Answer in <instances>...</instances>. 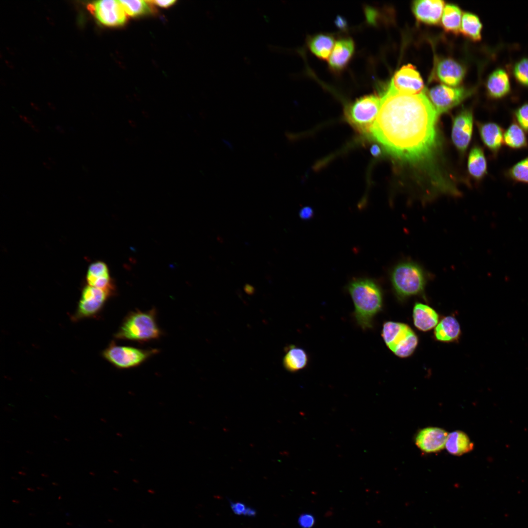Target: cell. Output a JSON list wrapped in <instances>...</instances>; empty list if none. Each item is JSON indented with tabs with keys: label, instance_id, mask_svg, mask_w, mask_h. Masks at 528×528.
<instances>
[{
	"label": "cell",
	"instance_id": "obj_11",
	"mask_svg": "<svg viewBox=\"0 0 528 528\" xmlns=\"http://www.w3.org/2000/svg\"><path fill=\"white\" fill-rule=\"evenodd\" d=\"M433 76L435 79L448 86L456 87L463 79L465 67L460 63L450 58L439 59L436 63Z\"/></svg>",
	"mask_w": 528,
	"mask_h": 528
},
{
	"label": "cell",
	"instance_id": "obj_3",
	"mask_svg": "<svg viewBox=\"0 0 528 528\" xmlns=\"http://www.w3.org/2000/svg\"><path fill=\"white\" fill-rule=\"evenodd\" d=\"M161 331L157 323L154 309L136 310L129 313L123 321L114 337L117 339L144 342L157 339Z\"/></svg>",
	"mask_w": 528,
	"mask_h": 528
},
{
	"label": "cell",
	"instance_id": "obj_14",
	"mask_svg": "<svg viewBox=\"0 0 528 528\" xmlns=\"http://www.w3.org/2000/svg\"><path fill=\"white\" fill-rule=\"evenodd\" d=\"M444 5V1L440 0H415L412 3V10L418 22L436 25L440 23Z\"/></svg>",
	"mask_w": 528,
	"mask_h": 528
},
{
	"label": "cell",
	"instance_id": "obj_34",
	"mask_svg": "<svg viewBox=\"0 0 528 528\" xmlns=\"http://www.w3.org/2000/svg\"><path fill=\"white\" fill-rule=\"evenodd\" d=\"M230 504L232 510L236 515L253 517L256 514L254 508L247 506L243 503L230 501Z\"/></svg>",
	"mask_w": 528,
	"mask_h": 528
},
{
	"label": "cell",
	"instance_id": "obj_37",
	"mask_svg": "<svg viewBox=\"0 0 528 528\" xmlns=\"http://www.w3.org/2000/svg\"><path fill=\"white\" fill-rule=\"evenodd\" d=\"M150 1L151 2H152V3H153V4H155V5H156L159 6V7H163V8H166V7H170L171 5H172L176 2V0H152V1Z\"/></svg>",
	"mask_w": 528,
	"mask_h": 528
},
{
	"label": "cell",
	"instance_id": "obj_6",
	"mask_svg": "<svg viewBox=\"0 0 528 528\" xmlns=\"http://www.w3.org/2000/svg\"><path fill=\"white\" fill-rule=\"evenodd\" d=\"M158 352L156 349L144 350L130 346H123L111 342L103 351L102 356L118 369L137 367Z\"/></svg>",
	"mask_w": 528,
	"mask_h": 528
},
{
	"label": "cell",
	"instance_id": "obj_29",
	"mask_svg": "<svg viewBox=\"0 0 528 528\" xmlns=\"http://www.w3.org/2000/svg\"><path fill=\"white\" fill-rule=\"evenodd\" d=\"M127 15L135 17L148 14L151 12L149 1L119 0Z\"/></svg>",
	"mask_w": 528,
	"mask_h": 528
},
{
	"label": "cell",
	"instance_id": "obj_22",
	"mask_svg": "<svg viewBox=\"0 0 528 528\" xmlns=\"http://www.w3.org/2000/svg\"><path fill=\"white\" fill-rule=\"evenodd\" d=\"M308 362V355L303 349L293 345L286 348L283 360V366L286 371L291 373L298 372L306 368Z\"/></svg>",
	"mask_w": 528,
	"mask_h": 528
},
{
	"label": "cell",
	"instance_id": "obj_7",
	"mask_svg": "<svg viewBox=\"0 0 528 528\" xmlns=\"http://www.w3.org/2000/svg\"><path fill=\"white\" fill-rule=\"evenodd\" d=\"M110 297L105 291L86 284L82 289L81 297L71 320L76 322L96 317Z\"/></svg>",
	"mask_w": 528,
	"mask_h": 528
},
{
	"label": "cell",
	"instance_id": "obj_1",
	"mask_svg": "<svg viewBox=\"0 0 528 528\" xmlns=\"http://www.w3.org/2000/svg\"><path fill=\"white\" fill-rule=\"evenodd\" d=\"M437 116L424 92H400L390 84L381 97L372 133L392 154L417 161L426 157L434 146Z\"/></svg>",
	"mask_w": 528,
	"mask_h": 528
},
{
	"label": "cell",
	"instance_id": "obj_21",
	"mask_svg": "<svg viewBox=\"0 0 528 528\" xmlns=\"http://www.w3.org/2000/svg\"><path fill=\"white\" fill-rule=\"evenodd\" d=\"M461 334L459 322L454 317H443L437 324L434 330L436 339L444 342L457 340Z\"/></svg>",
	"mask_w": 528,
	"mask_h": 528
},
{
	"label": "cell",
	"instance_id": "obj_41",
	"mask_svg": "<svg viewBox=\"0 0 528 528\" xmlns=\"http://www.w3.org/2000/svg\"><path fill=\"white\" fill-rule=\"evenodd\" d=\"M56 129L60 133H64V131L63 129L59 126H56Z\"/></svg>",
	"mask_w": 528,
	"mask_h": 528
},
{
	"label": "cell",
	"instance_id": "obj_42",
	"mask_svg": "<svg viewBox=\"0 0 528 528\" xmlns=\"http://www.w3.org/2000/svg\"><path fill=\"white\" fill-rule=\"evenodd\" d=\"M31 127H32V129L34 131H35L36 132H39V129H38V128L35 125L32 124V125H31Z\"/></svg>",
	"mask_w": 528,
	"mask_h": 528
},
{
	"label": "cell",
	"instance_id": "obj_17",
	"mask_svg": "<svg viewBox=\"0 0 528 528\" xmlns=\"http://www.w3.org/2000/svg\"><path fill=\"white\" fill-rule=\"evenodd\" d=\"M485 88L488 96L492 99H501L508 95L511 83L506 70L502 67L494 70L486 79Z\"/></svg>",
	"mask_w": 528,
	"mask_h": 528
},
{
	"label": "cell",
	"instance_id": "obj_12",
	"mask_svg": "<svg viewBox=\"0 0 528 528\" xmlns=\"http://www.w3.org/2000/svg\"><path fill=\"white\" fill-rule=\"evenodd\" d=\"M473 114L469 110H464L454 118L452 129V139L458 150L464 151L467 148L473 131Z\"/></svg>",
	"mask_w": 528,
	"mask_h": 528
},
{
	"label": "cell",
	"instance_id": "obj_19",
	"mask_svg": "<svg viewBox=\"0 0 528 528\" xmlns=\"http://www.w3.org/2000/svg\"><path fill=\"white\" fill-rule=\"evenodd\" d=\"M413 318L416 327L423 331L436 327L439 323L437 312L430 306L420 303H417L414 306Z\"/></svg>",
	"mask_w": 528,
	"mask_h": 528
},
{
	"label": "cell",
	"instance_id": "obj_2",
	"mask_svg": "<svg viewBox=\"0 0 528 528\" xmlns=\"http://www.w3.org/2000/svg\"><path fill=\"white\" fill-rule=\"evenodd\" d=\"M347 289L354 304L353 314L357 324L363 330L372 329L374 319L383 306L380 286L372 279L358 278L351 281Z\"/></svg>",
	"mask_w": 528,
	"mask_h": 528
},
{
	"label": "cell",
	"instance_id": "obj_18",
	"mask_svg": "<svg viewBox=\"0 0 528 528\" xmlns=\"http://www.w3.org/2000/svg\"><path fill=\"white\" fill-rule=\"evenodd\" d=\"M479 132L484 145L494 155L500 152L504 142V131L502 127L494 122L478 124Z\"/></svg>",
	"mask_w": 528,
	"mask_h": 528
},
{
	"label": "cell",
	"instance_id": "obj_35",
	"mask_svg": "<svg viewBox=\"0 0 528 528\" xmlns=\"http://www.w3.org/2000/svg\"><path fill=\"white\" fill-rule=\"evenodd\" d=\"M298 523L301 528H312L315 523V519L311 514L304 513L299 516Z\"/></svg>",
	"mask_w": 528,
	"mask_h": 528
},
{
	"label": "cell",
	"instance_id": "obj_24",
	"mask_svg": "<svg viewBox=\"0 0 528 528\" xmlns=\"http://www.w3.org/2000/svg\"><path fill=\"white\" fill-rule=\"evenodd\" d=\"M468 171L475 179L481 180L487 174V162L483 150L479 146L470 151L467 161Z\"/></svg>",
	"mask_w": 528,
	"mask_h": 528
},
{
	"label": "cell",
	"instance_id": "obj_26",
	"mask_svg": "<svg viewBox=\"0 0 528 528\" xmlns=\"http://www.w3.org/2000/svg\"><path fill=\"white\" fill-rule=\"evenodd\" d=\"M483 25L480 18L471 12H464L462 15L461 32L465 37L474 42L482 39Z\"/></svg>",
	"mask_w": 528,
	"mask_h": 528
},
{
	"label": "cell",
	"instance_id": "obj_23",
	"mask_svg": "<svg viewBox=\"0 0 528 528\" xmlns=\"http://www.w3.org/2000/svg\"><path fill=\"white\" fill-rule=\"evenodd\" d=\"M445 447L451 454L461 456L472 451L474 444L463 432L457 430L448 435Z\"/></svg>",
	"mask_w": 528,
	"mask_h": 528
},
{
	"label": "cell",
	"instance_id": "obj_20",
	"mask_svg": "<svg viewBox=\"0 0 528 528\" xmlns=\"http://www.w3.org/2000/svg\"><path fill=\"white\" fill-rule=\"evenodd\" d=\"M334 36L329 33H319L310 36L308 39V45L310 51L317 58L327 60L334 46Z\"/></svg>",
	"mask_w": 528,
	"mask_h": 528
},
{
	"label": "cell",
	"instance_id": "obj_27",
	"mask_svg": "<svg viewBox=\"0 0 528 528\" xmlns=\"http://www.w3.org/2000/svg\"><path fill=\"white\" fill-rule=\"evenodd\" d=\"M504 142L512 149H522L528 147V139L524 130L517 123H511L504 134Z\"/></svg>",
	"mask_w": 528,
	"mask_h": 528
},
{
	"label": "cell",
	"instance_id": "obj_8",
	"mask_svg": "<svg viewBox=\"0 0 528 528\" xmlns=\"http://www.w3.org/2000/svg\"><path fill=\"white\" fill-rule=\"evenodd\" d=\"M471 93V90L463 87H453L443 84L436 86L427 92V97L438 115L457 106Z\"/></svg>",
	"mask_w": 528,
	"mask_h": 528
},
{
	"label": "cell",
	"instance_id": "obj_25",
	"mask_svg": "<svg viewBox=\"0 0 528 528\" xmlns=\"http://www.w3.org/2000/svg\"><path fill=\"white\" fill-rule=\"evenodd\" d=\"M462 12L457 5L448 3L445 6L441 21V25L446 32L456 35L461 32Z\"/></svg>",
	"mask_w": 528,
	"mask_h": 528
},
{
	"label": "cell",
	"instance_id": "obj_4",
	"mask_svg": "<svg viewBox=\"0 0 528 528\" xmlns=\"http://www.w3.org/2000/svg\"><path fill=\"white\" fill-rule=\"evenodd\" d=\"M428 278L422 266L411 261L397 264L390 276L393 290L400 299L423 293Z\"/></svg>",
	"mask_w": 528,
	"mask_h": 528
},
{
	"label": "cell",
	"instance_id": "obj_38",
	"mask_svg": "<svg viewBox=\"0 0 528 528\" xmlns=\"http://www.w3.org/2000/svg\"><path fill=\"white\" fill-rule=\"evenodd\" d=\"M371 153L374 156H378L381 153L379 147L377 145H374L371 148Z\"/></svg>",
	"mask_w": 528,
	"mask_h": 528
},
{
	"label": "cell",
	"instance_id": "obj_33",
	"mask_svg": "<svg viewBox=\"0 0 528 528\" xmlns=\"http://www.w3.org/2000/svg\"><path fill=\"white\" fill-rule=\"evenodd\" d=\"M513 116L517 123L528 132V102L518 107L514 111Z\"/></svg>",
	"mask_w": 528,
	"mask_h": 528
},
{
	"label": "cell",
	"instance_id": "obj_32",
	"mask_svg": "<svg viewBox=\"0 0 528 528\" xmlns=\"http://www.w3.org/2000/svg\"><path fill=\"white\" fill-rule=\"evenodd\" d=\"M86 276L100 277L110 276L107 264L104 262L97 261L90 264L88 269Z\"/></svg>",
	"mask_w": 528,
	"mask_h": 528
},
{
	"label": "cell",
	"instance_id": "obj_36",
	"mask_svg": "<svg viewBox=\"0 0 528 528\" xmlns=\"http://www.w3.org/2000/svg\"><path fill=\"white\" fill-rule=\"evenodd\" d=\"M299 215L302 220H308L310 219L313 216V209L309 206L304 207L299 211Z\"/></svg>",
	"mask_w": 528,
	"mask_h": 528
},
{
	"label": "cell",
	"instance_id": "obj_16",
	"mask_svg": "<svg viewBox=\"0 0 528 528\" xmlns=\"http://www.w3.org/2000/svg\"><path fill=\"white\" fill-rule=\"evenodd\" d=\"M355 50V44L351 38L340 39L334 45L329 61L330 69L339 73L348 65Z\"/></svg>",
	"mask_w": 528,
	"mask_h": 528
},
{
	"label": "cell",
	"instance_id": "obj_31",
	"mask_svg": "<svg viewBox=\"0 0 528 528\" xmlns=\"http://www.w3.org/2000/svg\"><path fill=\"white\" fill-rule=\"evenodd\" d=\"M418 344V338L413 332L408 339L394 353L400 357H406L411 355L415 351Z\"/></svg>",
	"mask_w": 528,
	"mask_h": 528
},
{
	"label": "cell",
	"instance_id": "obj_30",
	"mask_svg": "<svg viewBox=\"0 0 528 528\" xmlns=\"http://www.w3.org/2000/svg\"><path fill=\"white\" fill-rule=\"evenodd\" d=\"M512 73L516 82L528 88V57L517 60L512 66Z\"/></svg>",
	"mask_w": 528,
	"mask_h": 528
},
{
	"label": "cell",
	"instance_id": "obj_28",
	"mask_svg": "<svg viewBox=\"0 0 528 528\" xmlns=\"http://www.w3.org/2000/svg\"><path fill=\"white\" fill-rule=\"evenodd\" d=\"M506 176L516 182L528 184V156L508 169Z\"/></svg>",
	"mask_w": 528,
	"mask_h": 528
},
{
	"label": "cell",
	"instance_id": "obj_40",
	"mask_svg": "<svg viewBox=\"0 0 528 528\" xmlns=\"http://www.w3.org/2000/svg\"><path fill=\"white\" fill-rule=\"evenodd\" d=\"M21 118L24 121V122L30 125V126L33 124L32 122L30 119L24 116H21Z\"/></svg>",
	"mask_w": 528,
	"mask_h": 528
},
{
	"label": "cell",
	"instance_id": "obj_13",
	"mask_svg": "<svg viewBox=\"0 0 528 528\" xmlns=\"http://www.w3.org/2000/svg\"><path fill=\"white\" fill-rule=\"evenodd\" d=\"M448 434L443 429L429 427L419 430L415 436V443L425 453H435L444 448Z\"/></svg>",
	"mask_w": 528,
	"mask_h": 528
},
{
	"label": "cell",
	"instance_id": "obj_15",
	"mask_svg": "<svg viewBox=\"0 0 528 528\" xmlns=\"http://www.w3.org/2000/svg\"><path fill=\"white\" fill-rule=\"evenodd\" d=\"M413 332L410 327L405 324L387 321L383 325L381 335L388 348L394 353Z\"/></svg>",
	"mask_w": 528,
	"mask_h": 528
},
{
	"label": "cell",
	"instance_id": "obj_10",
	"mask_svg": "<svg viewBox=\"0 0 528 528\" xmlns=\"http://www.w3.org/2000/svg\"><path fill=\"white\" fill-rule=\"evenodd\" d=\"M390 84L396 90L407 94H418L424 90L421 76L410 64L403 66L395 72Z\"/></svg>",
	"mask_w": 528,
	"mask_h": 528
},
{
	"label": "cell",
	"instance_id": "obj_39",
	"mask_svg": "<svg viewBox=\"0 0 528 528\" xmlns=\"http://www.w3.org/2000/svg\"><path fill=\"white\" fill-rule=\"evenodd\" d=\"M244 289L246 293L249 294H253L254 292V287L248 284H246L245 285Z\"/></svg>",
	"mask_w": 528,
	"mask_h": 528
},
{
	"label": "cell",
	"instance_id": "obj_5",
	"mask_svg": "<svg viewBox=\"0 0 528 528\" xmlns=\"http://www.w3.org/2000/svg\"><path fill=\"white\" fill-rule=\"evenodd\" d=\"M381 103V97L375 94L358 98L345 108L346 118L359 132L370 133L378 115Z\"/></svg>",
	"mask_w": 528,
	"mask_h": 528
},
{
	"label": "cell",
	"instance_id": "obj_9",
	"mask_svg": "<svg viewBox=\"0 0 528 528\" xmlns=\"http://www.w3.org/2000/svg\"><path fill=\"white\" fill-rule=\"evenodd\" d=\"M88 9L101 23L107 26H120L127 19V14L119 0L96 1L89 4Z\"/></svg>",
	"mask_w": 528,
	"mask_h": 528
}]
</instances>
